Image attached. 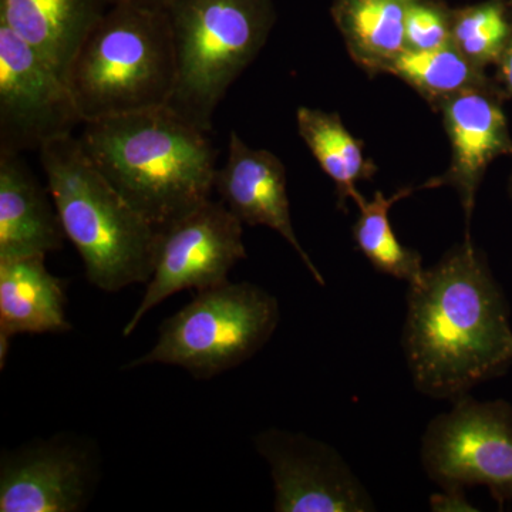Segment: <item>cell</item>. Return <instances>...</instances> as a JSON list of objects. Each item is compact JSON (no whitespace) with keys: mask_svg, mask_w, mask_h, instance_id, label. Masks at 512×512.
Wrapping results in <instances>:
<instances>
[{"mask_svg":"<svg viewBox=\"0 0 512 512\" xmlns=\"http://www.w3.org/2000/svg\"><path fill=\"white\" fill-rule=\"evenodd\" d=\"M421 464L440 488L487 487L500 507L512 503V406L471 394L434 417L421 439Z\"/></svg>","mask_w":512,"mask_h":512,"instance_id":"52a82bcc","label":"cell"},{"mask_svg":"<svg viewBox=\"0 0 512 512\" xmlns=\"http://www.w3.org/2000/svg\"><path fill=\"white\" fill-rule=\"evenodd\" d=\"M430 510L434 512H473L478 511L467 500L464 488H441V493L430 497Z\"/></svg>","mask_w":512,"mask_h":512,"instance_id":"603a6c76","label":"cell"},{"mask_svg":"<svg viewBox=\"0 0 512 512\" xmlns=\"http://www.w3.org/2000/svg\"><path fill=\"white\" fill-rule=\"evenodd\" d=\"M214 190L242 224L262 225L278 232L295 249L315 282L326 285L325 278L296 237L286 191L285 165L275 154L249 147L237 131H231L227 163L215 174Z\"/></svg>","mask_w":512,"mask_h":512,"instance_id":"4fadbf2b","label":"cell"},{"mask_svg":"<svg viewBox=\"0 0 512 512\" xmlns=\"http://www.w3.org/2000/svg\"><path fill=\"white\" fill-rule=\"evenodd\" d=\"M79 123L66 77L0 25V151L40 150Z\"/></svg>","mask_w":512,"mask_h":512,"instance_id":"9c48e42d","label":"cell"},{"mask_svg":"<svg viewBox=\"0 0 512 512\" xmlns=\"http://www.w3.org/2000/svg\"><path fill=\"white\" fill-rule=\"evenodd\" d=\"M494 66L495 84L505 99H512V32Z\"/></svg>","mask_w":512,"mask_h":512,"instance_id":"cb8c5ba5","label":"cell"},{"mask_svg":"<svg viewBox=\"0 0 512 512\" xmlns=\"http://www.w3.org/2000/svg\"><path fill=\"white\" fill-rule=\"evenodd\" d=\"M175 84L167 107L208 133L229 87L254 62L276 20L272 0H173L167 8Z\"/></svg>","mask_w":512,"mask_h":512,"instance_id":"5b68a950","label":"cell"},{"mask_svg":"<svg viewBox=\"0 0 512 512\" xmlns=\"http://www.w3.org/2000/svg\"><path fill=\"white\" fill-rule=\"evenodd\" d=\"M508 6H510L511 12H512V0H507Z\"/></svg>","mask_w":512,"mask_h":512,"instance_id":"484cf974","label":"cell"},{"mask_svg":"<svg viewBox=\"0 0 512 512\" xmlns=\"http://www.w3.org/2000/svg\"><path fill=\"white\" fill-rule=\"evenodd\" d=\"M111 5V0H0V25L67 79L84 40Z\"/></svg>","mask_w":512,"mask_h":512,"instance_id":"9a60e30c","label":"cell"},{"mask_svg":"<svg viewBox=\"0 0 512 512\" xmlns=\"http://www.w3.org/2000/svg\"><path fill=\"white\" fill-rule=\"evenodd\" d=\"M244 224L224 202L208 200L158 232L153 275L136 311L124 326L128 338L151 309L183 291L201 292L228 282L229 272L247 258Z\"/></svg>","mask_w":512,"mask_h":512,"instance_id":"ba28073f","label":"cell"},{"mask_svg":"<svg viewBox=\"0 0 512 512\" xmlns=\"http://www.w3.org/2000/svg\"><path fill=\"white\" fill-rule=\"evenodd\" d=\"M46 256L0 261V339L60 335L72 330L62 279L50 274Z\"/></svg>","mask_w":512,"mask_h":512,"instance_id":"2e32d148","label":"cell"},{"mask_svg":"<svg viewBox=\"0 0 512 512\" xmlns=\"http://www.w3.org/2000/svg\"><path fill=\"white\" fill-rule=\"evenodd\" d=\"M99 476L96 451L86 440L60 434L3 451L0 512H79Z\"/></svg>","mask_w":512,"mask_h":512,"instance_id":"8fae6325","label":"cell"},{"mask_svg":"<svg viewBox=\"0 0 512 512\" xmlns=\"http://www.w3.org/2000/svg\"><path fill=\"white\" fill-rule=\"evenodd\" d=\"M511 32L507 0H484L451 13V45L480 69L497 63Z\"/></svg>","mask_w":512,"mask_h":512,"instance_id":"44dd1931","label":"cell"},{"mask_svg":"<svg viewBox=\"0 0 512 512\" xmlns=\"http://www.w3.org/2000/svg\"><path fill=\"white\" fill-rule=\"evenodd\" d=\"M505 97L495 82L448 97L437 111L451 147L450 167L424 188H454L466 215V237L476 208L478 188L495 158L512 154V137L503 109Z\"/></svg>","mask_w":512,"mask_h":512,"instance_id":"7c38bea8","label":"cell"},{"mask_svg":"<svg viewBox=\"0 0 512 512\" xmlns=\"http://www.w3.org/2000/svg\"><path fill=\"white\" fill-rule=\"evenodd\" d=\"M451 13L443 0H410L406 49L433 50L451 45Z\"/></svg>","mask_w":512,"mask_h":512,"instance_id":"7402d4cb","label":"cell"},{"mask_svg":"<svg viewBox=\"0 0 512 512\" xmlns=\"http://www.w3.org/2000/svg\"><path fill=\"white\" fill-rule=\"evenodd\" d=\"M274 481L278 512L376 511L372 495L348 461L325 441L281 429L254 439Z\"/></svg>","mask_w":512,"mask_h":512,"instance_id":"30bf717a","label":"cell"},{"mask_svg":"<svg viewBox=\"0 0 512 512\" xmlns=\"http://www.w3.org/2000/svg\"><path fill=\"white\" fill-rule=\"evenodd\" d=\"M173 0H111V3H130V5L143 6V8L165 9Z\"/></svg>","mask_w":512,"mask_h":512,"instance_id":"d4e9b609","label":"cell"},{"mask_svg":"<svg viewBox=\"0 0 512 512\" xmlns=\"http://www.w3.org/2000/svg\"><path fill=\"white\" fill-rule=\"evenodd\" d=\"M47 190L66 238L82 258L87 281L103 292L147 284L158 231L97 170L79 137L63 136L39 150Z\"/></svg>","mask_w":512,"mask_h":512,"instance_id":"3957f363","label":"cell"},{"mask_svg":"<svg viewBox=\"0 0 512 512\" xmlns=\"http://www.w3.org/2000/svg\"><path fill=\"white\" fill-rule=\"evenodd\" d=\"M402 345L414 386L433 399L454 402L507 372L510 308L471 237L409 285Z\"/></svg>","mask_w":512,"mask_h":512,"instance_id":"6da1fadb","label":"cell"},{"mask_svg":"<svg viewBox=\"0 0 512 512\" xmlns=\"http://www.w3.org/2000/svg\"><path fill=\"white\" fill-rule=\"evenodd\" d=\"M83 126L84 153L158 232L211 200L217 150L205 131L170 107Z\"/></svg>","mask_w":512,"mask_h":512,"instance_id":"7a4b0ae2","label":"cell"},{"mask_svg":"<svg viewBox=\"0 0 512 512\" xmlns=\"http://www.w3.org/2000/svg\"><path fill=\"white\" fill-rule=\"evenodd\" d=\"M510 190H511V194H512V177H511V183H510Z\"/></svg>","mask_w":512,"mask_h":512,"instance_id":"4316f807","label":"cell"},{"mask_svg":"<svg viewBox=\"0 0 512 512\" xmlns=\"http://www.w3.org/2000/svg\"><path fill=\"white\" fill-rule=\"evenodd\" d=\"M296 121L312 156L335 183L340 210H345L346 202L360 194L356 184L375 175V164L367 160L362 143L349 133L338 113L299 107Z\"/></svg>","mask_w":512,"mask_h":512,"instance_id":"ac0fdd59","label":"cell"},{"mask_svg":"<svg viewBox=\"0 0 512 512\" xmlns=\"http://www.w3.org/2000/svg\"><path fill=\"white\" fill-rule=\"evenodd\" d=\"M281 320L278 299L251 282H225L198 292L165 319L146 355L123 369L170 365L208 380L241 366L274 336Z\"/></svg>","mask_w":512,"mask_h":512,"instance_id":"8992f818","label":"cell"},{"mask_svg":"<svg viewBox=\"0 0 512 512\" xmlns=\"http://www.w3.org/2000/svg\"><path fill=\"white\" fill-rule=\"evenodd\" d=\"M410 0H335L332 18L349 55L365 72L383 73L406 50Z\"/></svg>","mask_w":512,"mask_h":512,"instance_id":"e0dca14e","label":"cell"},{"mask_svg":"<svg viewBox=\"0 0 512 512\" xmlns=\"http://www.w3.org/2000/svg\"><path fill=\"white\" fill-rule=\"evenodd\" d=\"M412 86L437 109L448 97L494 82L484 69L467 60L453 45L433 50L406 49L384 67Z\"/></svg>","mask_w":512,"mask_h":512,"instance_id":"ffe728a7","label":"cell"},{"mask_svg":"<svg viewBox=\"0 0 512 512\" xmlns=\"http://www.w3.org/2000/svg\"><path fill=\"white\" fill-rule=\"evenodd\" d=\"M67 82L83 123L168 106L175 56L167 10L113 3L74 57Z\"/></svg>","mask_w":512,"mask_h":512,"instance_id":"277c9868","label":"cell"},{"mask_svg":"<svg viewBox=\"0 0 512 512\" xmlns=\"http://www.w3.org/2000/svg\"><path fill=\"white\" fill-rule=\"evenodd\" d=\"M414 191L416 188L406 187L390 197L377 191L372 200L359 194L353 201L359 208V218L353 225L357 249L380 274L393 276L409 285L419 282L426 269L419 252L404 247L397 239L389 214L394 204L410 197Z\"/></svg>","mask_w":512,"mask_h":512,"instance_id":"d6986e66","label":"cell"},{"mask_svg":"<svg viewBox=\"0 0 512 512\" xmlns=\"http://www.w3.org/2000/svg\"><path fill=\"white\" fill-rule=\"evenodd\" d=\"M64 238L49 190L18 153L0 151V261L46 256L62 249Z\"/></svg>","mask_w":512,"mask_h":512,"instance_id":"5bb4252c","label":"cell"}]
</instances>
